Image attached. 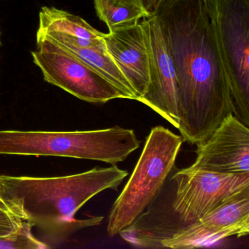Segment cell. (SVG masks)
<instances>
[{
  "instance_id": "cell-1",
  "label": "cell",
  "mask_w": 249,
  "mask_h": 249,
  "mask_svg": "<svg viewBox=\"0 0 249 249\" xmlns=\"http://www.w3.org/2000/svg\"><path fill=\"white\" fill-rule=\"evenodd\" d=\"M154 16L176 71L178 129L197 145L235 112L208 0H161Z\"/></svg>"
},
{
  "instance_id": "cell-2",
  "label": "cell",
  "mask_w": 249,
  "mask_h": 249,
  "mask_svg": "<svg viewBox=\"0 0 249 249\" xmlns=\"http://www.w3.org/2000/svg\"><path fill=\"white\" fill-rule=\"evenodd\" d=\"M127 176L116 165L57 177L0 175V196L33 227L60 240L101 224L103 216L76 219L75 214L100 192L117 190Z\"/></svg>"
},
{
  "instance_id": "cell-3",
  "label": "cell",
  "mask_w": 249,
  "mask_h": 249,
  "mask_svg": "<svg viewBox=\"0 0 249 249\" xmlns=\"http://www.w3.org/2000/svg\"><path fill=\"white\" fill-rule=\"evenodd\" d=\"M140 145L134 130L119 126L89 131H0V155L69 157L116 165Z\"/></svg>"
},
{
  "instance_id": "cell-4",
  "label": "cell",
  "mask_w": 249,
  "mask_h": 249,
  "mask_svg": "<svg viewBox=\"0 0 249 249\" xmlns=\"http://www.w3.org/2000/svg\"><path fill=\"white\" fill-rule=\"evenodd\" d=\"M181 136L164 126L151 129L130 178L112 206L110 237L131 227L161 192L183 143Z\"/></svg>"
},
{
  "instance_id": "cell-5",
  "label": "cell",
  "mask_w": 249,
  "mask_h": 249,
  "mask_svg": "<svg viewBox=\"0 0 249 249\" xmlns=\"http://www.w3.org/2000/svg\"><path fill=\"white\" fill-rule=\"evenodd\" d=\"M234 116L249 125V0H208Z\"/></svg>"
},
{
  "instance_id": "cell-6",
  "label": "cell",
  "mask_w": 249,
  "mask_h": 249,
  "mask_svg": "<svg viewBox=\"0 0 249 249\" xmlns=\"http://www.w3.org/2000/svg\"><path fill=\"white\" fill-rule=\"evenodd\" d=\"M37 50L32 52L33 62L49 84L88 103L127 99L101 74L47 36H37Z\"/></svg>"
},
{
  "instance_id": "cell-7",
  "label": "cell",
  "mask_w": 249,
  "mask_h": 249,
  "mask_svg": "<svg viewBox=\"0 0 249 249\" xmlns=\"http://www.w3.org/2000/svg\"><path fill=\"white\" fill-rule=\"evenodd\" d=\"M172 179L176 183L173 211L186 224L249 189V173H216L187 167L178 170Z\"/></svg>"
},
{
  "instance_id": "cell-8",
  "label": "cell",
  "mask_w": 249,
  "mask_h": 249,
  "mask_svg": "<svg viewBox=\"0 0 249 249\" xmlns=\"http://www.w3.org/2000/svg\"><path fill=\"white\" fill-rule=\"evenodd\" d=\"M249 233V189L161 240L163 248L195 249Z\"/></svg>"
},
{
  "instance_id": "cell-9",
  "label": "cell",
  "mask_w": 249,
  "mask_h": 249,
  "mask_svg": "<svg viewBox=\"0 0 249 249\" xmlns=\"http://www.w3.org/2000/svg\"><path fill=\"white\" fill-rule=\"evenodd\" d=\"M141 23L148 46L149 82L139 102L178 129L177 79L171 57L155 16L145 17Z\"/></svg>"
},
{
  "instance_id": "cell-10",
  "label": "cell",
  "mask_w": 249,
  "mask_h": 249,
  "mask_svg": "<svg viewBox=\"0 0 249 249\" xmlns=\"http://www.w3.org/2000/svg\"><path fill=\"white\" fill-rule=\"evenodd\" d=\"M191 169L223 173H249V129L234 114L229 115L196 145Z\"/></svg>"
},
{
  "instance_id": "cell-11",
  "label": "cell",
  "mask_w": 249,
  "mask_h": 249,
  "mask_svg": "<svg viewBox=\"0 0 249 249\" xmlns=\"http://www.w3.org/2000/svg\"><path fill=\"white\" fill-rule=\"evenodd\" d=\"M109 56L129 81L140 101L149 82L148 52L141 21L105 34Z\"/></svg>"
},
{
  "instance_id": "cell-12",
  "label": "cell",
  "mask_w": 249,
  "mask_h": 249,
  "mask_svg": "<svg viewBox=\"0 0 249 249\" xmlns=\"http://www.w3.org/2000/svg\"><path fill=\"white\" fill-rule=\"evenodd\" d=\"M48 37V36H47ZM62 49L79 58L120 89L129 100H138L135 91L107 52L84 47L66 40L49 37Z\"/></svg>"
},
{
  "instance_id": "cell-13",
  "label": "cell",
  "mask_w": 249,
  "mask_h": 249,
  "mask_svg": "<svg viewBox=\"0 0 249 249\" xmlns=\"http://www.w3.org/2000/svg\"><path fill=\"white\" fill-rule=\"evenodd\" d=\"M39 18L37 36L59 33L87 40L103 39L105 36L81 17L53 7L42 8Z\"/></svg>"
},
{
  "instance_id": "cell-14",
  "label": "cell",
  "mask_w": 249,
  "mask_h": 249,
  "mask_svg": "<svg viewBox=\"0 0 249 249\" xmlns=\"http://www.w3.org/2000/svg\"><path fill=\"white\" fill-rule=\"evenodd\" d=\"M97 16L109 32L134 25L148 17L143 8L132 0H94Z\"/></svg>"
},
{
  "instance_id": "cell-15",
  "label": "cell",
  "mask_w": 249,
  "mask_h": 249,
  "mask_svg": "<svg viewBox=\"0 0 249 249\" xmlns=\"http://www.w3.org/2000/svg\"><path fill=\"white\" fill-rule=\"evenodd\" d=\"M33 226L24 220L21 225L8 235L0 237V249H45L49 246L35 237Z\"/></svg>"
},
{
  "instance_id": "cell-16",
  "label": "cell",
  "mask_w": 249,
  "mask_h": 249,
  "mask_svg": "<svg viewBox=\"0 0 249 249\" xmlns=\"http://www.w3.org/2000/svg\"><path fill=\"white\" fill-rule=\"evenodd\" d=\"M23 221L24 219L0 196V237L15 231Z\"/></svg>"
},
{
  "instance_id": "cell-17",
  "label": "cell",
  "mask_w": 249,
  "mask_h": 249,
  "mask_svg": "<svg viewBox=\"0 0 249 249\" xmlns=\"http://www.w3.org/2000/svg\"><path fill=\"white\" fill-rule=\"evenodd\" d=\"M132 1L139 4L143 8L148 17H151L155 14L156 11L161 0H132Z\"/></svg>"
},
{
  "instance_id": "cell-18",
  "label": "cell",
  "mask_w": 249,
  "mask_h": 249,
  "mask_svg": "<svg viewBox=\"0 0 249 249\" xmlns=\"http://www.w3.org/2000/svg\"><path fill=\"white\" fill-rule=\"evenodd\" d=\"M1 45L2 43H1V31H0V47H1Z\"/></svg>"
}]
</instances>
